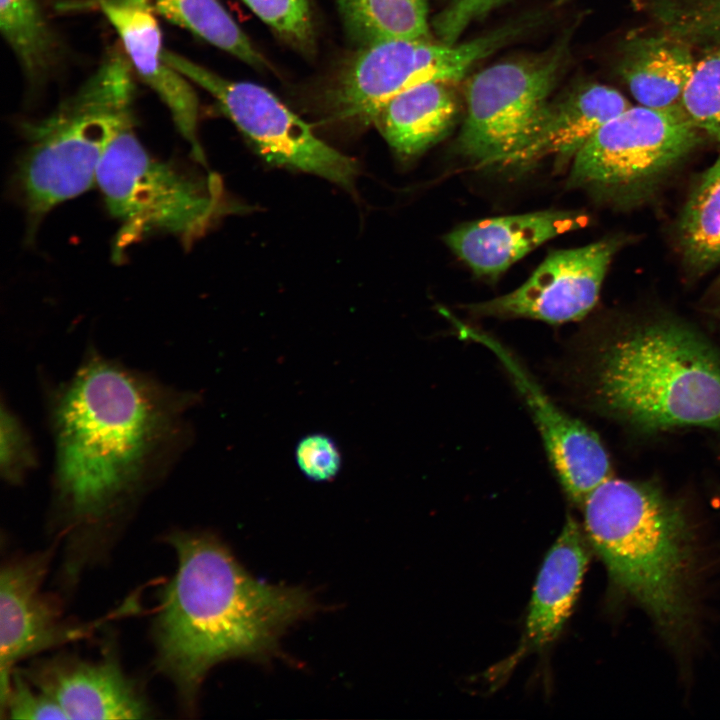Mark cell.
Here are the masks:
<instances>
[{
	"instance_id": "6da1fadb",
	"label": "cell",
	"mask_w": 720,
	"mask_h": 720,
	"mask_svg": "<svg viewBox=\"0 0 720 720\" xmlns=\"http://www.w3.org/2000/svg\"><path fill=\"white\" fill-rule=\"evenodd\" d=\"M199 399L89 352L50 401L54 506L67 530L107 527L162 480L191 440Z\"/></svg>"
},
{
	"instance_id": "7a4b0ae2",
	"label": "cell",
	"mask_w": 720,
	"mask_h": 720,
	"mask_svg": "<svg viewBox=\"0 0 720 720\" xmlns=\"http://www.w3.org/2000/svg\"><path fill=\"white\" fill-rule=\"evenodd\" d=\"M168 542L177 568L161 592L153 636L160 670L191 708L212 667L270 659L286 630L317 604L301 587L257 580L211 534L178 531Z\"/></svg>"
},
{
	"instance_id": "3957f363",
	"label": "cell",
	"mask_w": 720,
	"mask_h": 720,
	"mask_svg": "<svg viewBox=\"0 0 720 720\" xmlns=\"http://www.w3.org/2000/svg\"><path fill=\"white\" fill-rule=\"evenodd\" d=\"M565 375L594 407L640 429L720 428V354L680 323L577 347Z\"/></svg>"
},
{
	"instance_id": "277c9868",
	"label": "cell",
	"mask_w": 720,
	"mask_h": 720,
	"mask_svg": "<svg viewBox=\"0 0 720 720\" xmlns=\"http://www.w3.org/2000/svg\"><path fill=\"white\" fill-rule=\"evenodd\" d=\"M583 506L587 536L612 581L663 628L681 627L694 552L680 506L652 484L612 477Z\"/></svg>"
},
{
	"instance_id": "5b68a950",
	"label": "cell",
	"mask_w": 720,
	"mask_h": 720,
	"mask_svg": "<svg viewBox=\"0 0 720 720\" xmlns=\"http://www.w3.org/2000/svg\"><path fill=\"white\" fill-rule=\"evenodd\" d=\"M132 72L125 53L113 50L51 114L25 125L16 184L30 236L53 208L96 183L107 145L134 118Z\"/></svg>"
},
{
	"instance_id": "8992f818",
	"label": "cell",
	"mask_w": 720,
	"mask_h": 720,
	"mask_svg": "<svg viewBox=\"0 0 720 720\" xmlns=\"http://www.w3.org/2000/svg\"><path fill=\"white\" fill-rule=\"evenodd\" d=\"M122 124L106 147L96 173L111 215L120 223L114 257L155 232L177 237L190 248L224 215L239 207L226 198L215 174L199 176L150 154Z\"/></svg>"
},
{
	"instance_id": "52a82bcc",
	"label": "cell",
	"mask_w": 720,
	"mask_h": 720,
	"mask_svg": "<svg viewBox=\"0 0 720 720\" xmlns=\"http://www.w3.org/2000/svg\"><path fill=\"white\" fill-rule=\"evenodd\" d=\"M530 24L528 19H519L455 44L430 38H389L366 44L338 86L335 115L358 126L374 123L395 95L426 82L459 81L476 62L517 38Z\"/></svg>"
},
{
	"instance_id": "ba28073f",
	"label": "cell",
	"mask_w": 720,
	"mask_h": 720,
	"mask_svg": "<svg viewBox=\"0 0 720 720\" xmlns=\"http://www.w3.org/2000/svg\"><path fill=\"white\" fill-rule=\"evenodd\" d=\"M698 130L683 110L629 106L577 153L569 184L633 199L686 158L698 144Z\"/></svg>"
},
{
	"instance_id": "9c48e42d",
	"label": "cell",
	"mask_w": 720,
	"mask_h": 720,
	"mask_svg": "<svg viewBox=\"0 0 720 720\" xmlns=\"http://www.w3.org/2000/svg\"><path fill=\"white\" fill-rule=\"evenodd\" d=\"M568 51V38L533 56L501 61L466 86L459 152L481 165H511L549 101Z\"/></svg>"
},
{
	"instance_id": "30bf717a",
	"label": "cell",
	"mask_w": 720,
	"mask_h": 720,
	"mask_svg": "<svg viewBox=\"0 0 720 720\" xmlns=\"http://www.w3.org/2000/svg\"><path fill=\"white\" fill-rule=\"evenodd\" d=\"M176 70L208 92L253 149L268 163L317 175L351 189L357 162L313 132L272 92L258 84L233 81L181 56L164 51Z\"/></svg>"
},
{
	"instance_id": "8fae6325",
	"label": "cell",
	"mask_w": 720,
	"mask_h": 720,
	"mask_svg": "<svg viewBox=\"0 0 720 720\" xmlns=\"http://www.w3.org/2000/svg\"><path fill=\"white\" fill-rule=\"evenodd\" d=\"M617 239L551 252L515 290L466 306L477 316L528 318L550 324L577 321L596 305Z\"/></svg>"
},
{
	"instance_id": "7c38bea8",
	"label": "cell",
	"mask_w": 720,
	"mask_h": 720,
	"mask_svg": "<svg viewBox=\"0 0 720 720\" xmlns=\"http://www.w3.org/2000/svg\"><path fill=\"white\" fill-rule=\"evenodd\" d=\"M447 316L460 336L488 347L502 362L529 407L563 490L572 501L583 505L590 493L611 477L609 457L599 437L556 406L501 343L450 313Z\"/></svg>"
},
{
	"instance_id": "4fadbf2b",
	"label": "cell",
	"mask_w": 720,
	"mask_h": 720,
	"mask_svg": "<svg viewBox=\"0 0 720 720\" xmlns=\"http://www.w3.org/2000/svg\"><path fill=\"white\" fill-rule=\"evenodd\" d=\"M51 552L9 561L0 574V704L20 660L81 637L86 629L62 621L41 591Z\"/></svg>"
},
{
	"instance_id": "5bb4252c",
	"label": "cell",
	"mask_w": 720,
	"mask_h": 720,
	"mask_svg": "<svg viewBox=\"0 0 720 720\" xmlns=\"http://www.w3.org/2000/svg\"><path fill=\"white\" fill-rule=\"evenodd\" d=\"M22 674L68 719H142L151 713L134 682L111 656L99 661L58 656Z\"/></svg>"
},
{
	"instance_id": "9a60e30c",
	"label": "cell",
	"mask_w": 720,
	"mask_h": 720,
	"mask_svg": "<svg viewBox=\"0 0 720 720\" xmlns=\"http://www.w3.org/2000/svg\"><path fill=\"white\" fill-rule=\"evenodd\" d=\"M116 30L132 69L166 105L194 157L205 164L198 141L199 105L191 82L167 62L156 16L126 0H96Z\"/></svg>"
},
{
	"instance_id": "2e32d148",
	"label": "cell",
	"mask_w": 720,
	"mask_h": 720,
	"mask_svg": "<svg viewBox=\"0 0 720 720\" xmlns=\"http://www.w3.org/2000/svg\"><path fill=\"white\" fill-rule=\"evenodd\" d=\"M586 223L579 211L543 210L465 223L444 240L475 274L494 278L543 243Z\"/></svg>"
},
{
	"instance_id": "e0dca14e",
	"label": "cell",
	"mask_w": 720,
	"mask_h": 720,
	"mask_svg": "<svg viewBox=\"0 0 720 720\" xmlns=\"http://www.w3.org/2000/svg\"><path fill=\"white\" fill-rule=\"evenodd\" d=\"M629 106L627 99L609 86H578L546 103L511 165H528L546 157H553L560 167L572 163L590 138Z\"/></svg>"
},
{
	"instance_id": "ac0fdd59",
	"label": "cell",
	"mask_w": 720,
	"mask_h": 720,
	"mask_svg": "<svg viewBox=\"0 0 720 720\" xmlns=\"http://www.w3.org/2000/svg\"><path fill=\"white\" fill-rule=\"evenodd\" d=\"M588 561L582 532L568 517L541 566L522 642L506 666L511 668L524 654L545 647L559 635L575 604Z\"/></svg>"
},
{
	"instance_id": "d6986e66",
	"label": "cell",
	"mask_w": 720,
	"mask_h": 720,
	"mask_svg": "<svg viewBox=\"0 0 720 720\" xmlns=\"http://www.w3.org/2000/svg\"><path fill=\"white\" fill-rule=\"evenodd\" d=\"M454 82H426L395 95L374 124L401 158L415 157L452 129L459 111Z\"/></svg>"
},
{
	"instance_id": "ffe728a7",
	"label": "cell",
	"mask_w": 720,
	"mask_h": 720,
	"mask_svg": "<svg viewBox=\"0 0 720 720\" xmlns=\"http://www.w3.org/2000/svg\"><path fill=\"white\" fill-rule=\"evenodd\" d=\"M694 66L686 49L672 43H654L634 56L624 76L639 105L683 110L682 97Z\"/></svg>"
},
{
	"instance_id": "44dd1931",
	"label": "cell",
	"mask_w": 720,
	"mask_h": 720,
	"mask_svg": "<svg viewBox=\"0 0 720 720\" xmlns=\"http://www.w3.org/2000/svg\"><path fill=\"white\" fill-rule=\"evenodd\" d=\"M126 1L147 9L249 65H265L262 55L219 0Z\"/></svg>"
},
{
	"instance_id": "7402d4cb",
	"label": "cell",
	"mask_w": 720,
	"mask_h": 720,
	"mask_svg": "<svg viewBox=\"0 0 720 720\" xmlns=\"http://www.w3.org/2000/svg\"><path fill=\"white\" fill-rule=\"evenodd\" d=\"M1 34L32 82L44 80L54 68L58 42L39 0H0Z\"/></svg>"
},
{
	"instance_id": "603a6c76",
	"label": "cell",
	"mask_w": 720,
	"mask_h": 720,
	"mask_svg": "<svg viewBox=\"0 0 720 720\" xmlns=\"http://www.w3.org/2000/svg\"><path fill=\"white\" fill-rule=\"evenodd\" d=\"M679 241L696 271L720 264V155L690 194L679 221Z\"/></svg>"
},
{
	"instance_id": "cb8c5ba5",
	"label": "cell",
	"mask_w": 720,
	"mask_h": 720,
	"mask_svg": "<svg viewBox=\"0 0 720 720\" xmlns=\"http://www.w3.org/2000/svg\"><path fill=\"white\" fill-rule=\"evenodd\" d=\"M351 32L365 45L389 38H430L427 0H337Z\"/></svg>"
},
{
	"instance_id": "d4e9b609",
	"label": "cell",
	"mask_w": 720,
	"mask_h": 720,
	"mask_svg": "<svg viewBox=\"0 0 720 720\" xmlns=\"http://www.w3.org/2000/svg\"><path fill=\"white\" fill-rule=\"evenodd\" d=\"M682 108L699 130L720 142V50L695 63Z\"/></svg>"
},
{
	"instance_id": "484cf974",
	"label": "cell",
	"mask_w": 720,
	"mask_h": 720,
	"mask_svg": "<svg viewBox=\"0 0 720 720\" xmlns=\"http://www.w3.org/2000/svg\"><path fill=\"white\" fill-rule=\"evenodd\" d=\"M265 24L291 45L307 49L313 42L308 0H242Z\"/></svg>"
},
{
	"instance_id": "4316f807",
	"label": "cell",
	"mask_w": 720,
	"mask_h": 720,
	"mask_svg": "<svg viewBox=\"0 0 720 720\" xmlns=\"http://www.w3.org/2000/svg\"><path fill=\"white\" fill-rule=\"evenodd\" d=\"M0 419V472L8 483L19 484L37 464L35 449L24 425L4 402Z\"/></svg>"
},
{
	"instance_id": "83f0119b",
	"label": "cell",
	"mask_w": 720,
	"mask_h": 720,
	"mask_svg": "<svg viewBox=\"0 0 720 720\" xmlns=\"http://www.w3.org/2000/svg\"><path fill=\"white\" fill-rule=\"evenodd\" d=\"M295 460L304 476L316 482L333 480L342 467L336 441L321 432L307 434L297 442Z\"/></svg>"
},
{
	"instance_id": "f1b7e54d",
	"label": "cell",
	"mask_w": 720,
	"mask_h": 720,
	"mask_svg": "<svg viewBox=\"0 0 720 720\" xmlns=\"http://www.w3.org/2000/svg\"><path fill=\"white\" fill-rule=\"evenodd\" d=\"M1 714L12 719H68L62 709L21 673L13 671Z\"/></svg>"
},
{
	"instance_id": "f546056e",
	"label": "cell",
	"mask_w": 720,
	"mask_h": 720,
	"mask_svg": "<svg viewBox=\"0 0 720 720\" xmlns=\"http://www.w3.org/2000/svg\"><path fill=\"white\" fill-rule=\"evenodd\" d=\"M505 0H449L434 18L432 25L439 41L455 44L475 21L486 16Z\"/></svg>"
},
{
	"instance_id": "4dcf8cb0",
	"label": "cell",
	"mask_w": 720,
	"mask_h": 720,
	"mask_svg": "<svg viewBox=\"0 0 720 720\" xmlns=\"http://www.w3.org/2000/svg\"><path fill=\"white\" fill-rule=\"evenodd\" d=\"M688 18L696 32L720 39V0H699Z\"/></svg>"
},
{
	"instance_id": "1f68e13d",
	"label": "cell",
	"mask_w": 720,
	"mask_h": 720,
	"mask_svg": "<svg viewBox=\"0 0 720 720\" xmlns=\"http://www.w3.org/2000/svg\"><path fill=\"white\" fill-rule=\"evenodd\" d=\"M569 1H570V0H555V4H556V5H563V4H565V3L569 2Z\"/></svg>"
}]
</instances>
